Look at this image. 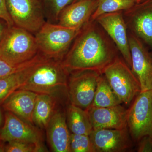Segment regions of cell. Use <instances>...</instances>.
<instances>
[{
  "label": "cell",
  "mask_w": 152,
  "mask_h": 152,
  "mask_svg": "<svg viewBox=\"0 0 152 152\" xmlns=\"http://www.w3.org/2000/svg\"><path fill=\"white\" fill-rule=\"evenodd\" d=\"M80 1V0H73V2H74L77 1Z\"/></svg>",
  "instance_id": "cell-32"
},
{
  "label": "cell",
  "mask_w": 152,
  "mask_h": 152,
  "mask_svg": "<svg viewBox=\"0 0 152 152\" xmlns=\"http://www.w3.org/2000/svg\"><path fill=\"white\" fill-rule=\"evenodd\" d=\"M70 152H96L89 135L71 133L69 140Z\"/></svg>",
  "instance_id": "cell-25"
},
{
  "label": "cell",
  "mask_w": 152,
  "mask_h": 152,
  "mask_svg": "<svg viewBox=\"0 0 152 152\" xmlns=\"http://www.w3.org/2000/svg\"><path fill=\"white\" fill-rule=\"evenodd\" d=\"M100 75L91 71L71 73L67 85L68 98L70 104L84 110L88 109L94 100Z\"/></svg>",
  "instance_id": "cell-8"
},
{
  "label": "cell",
  "mask_w": 152,
  "mask_h": 152,
  "mask_svg": "<svg viewBox=\"0 0 152 152\" xmlns=\"http://www.w3.org/2000/svg\"><path fill=\"white\" fill-rule=\"evenodd\" d=\"M0 19L5 21L10 27L14 26L7 8L6 0H0Z\"/></svg>",
  "instance_id": "cell-27"
},
{
  "label": "cell",
  "mask_w": 152,
  "mask_h": 152,
  "mask_svg": "<svg viewBox=\"0 0 152 152\" xmlns=\"http://www.w3.org/2000/svg\"><path fill=\"white\" fill-rule=\"evenodd\" d=\"M129 133L127 128L98 129L93 130L89 137L96 152H122L132 146Z\"/></svg>",
  "instance_id": "cell-12"
},
{
  "label": "cell",
  "mask_w": 152,
  "mask_h": 152,
  "mask_svg": "<svg viewBox=\"0 0 152 152\" xmlns=\"http://www.w3.org/2000/svg\"><path fill=\"white\" fill-rule=\"evenodd\" d=\"M2 116L1 113V110H0V126L1 125L2 122Z\"/></svg>",
  "instance_id": "cell-30"
},
{
  "label": "cell",
  "mask_w": 152,
  "mask_h": 152,
  "mask_svg": "<svg viewBox=\"0 0 152 152\" xmlns=\"http://www.w3.org/2000/svg\"><path fill=\"white\" fill-rule=\"evenodd\" d=\"M38 53L34 35L15 26L9 28L0 44V57L15 64L29 61Z\"/></svg>",
  "instance_id": "cell-4"
},
{
  "label": "cell",
  "mask_w": 152,
  "mask_h": 152,
  "mask_svg": "<svg viewBox=\"0 0 152 152\" xmlns=\"http://www.w3.org/2000/svg\"><path fill=\"white\" fill-rule=\"evenodd\" d=\"M46 21L57 23L62 10L73 0H40Z\"/></svg>",
  "instance_id": "cell-23"
},
{
  "label": "cell",
  "mask_w": 152,
  "mask_h": 152,
  "mask_svg": "<svg viewBox=\"0 0 152 152\" xmlns=\"http://www.w3.org/2000/svg\"><path fill=\"white\" fill-rule=\"evenodd\" d=\"M28 66L17 72L0 79V104H3L13 93L22 86L27 76Z\"/></svg>",
  "instance_id": "cell-21"
},
{
  "label": "cell",
  "mask_w": 152,
  "mask_h": 152,
  "mask_svg": "<svg viewBox=\"0 0 152 152\" xmlns=\"http://www.w3.org/2000/svg\"><path fill=\"white\" fill-rule=\"evenodd\" d=\"M14 26L35 35L46 23L40 0H6Z\"/></svg>",
  "instance_id": "cell-6"
},
{
  "label": "cell",
  "mask_w": 152,
  "mask_h": 152,
  "mask_svg": "<svg viewBox=\"0 0 152 152\" xmlns=\"http://www.w3.org/2000/svg\"><path fill=\"white\" fill-rule=\"evenodd\" d=\"M97 6L98 0L74 2L61 12L57 23L66 27L81 29L89 23Z\"/></svg>",
  "instance_id": "cell-14"
},
{
  "label": "cell",
  "mask_w": 152,
  "mask_h": 152,
  "mask_svg": "<svg viewBox=\"0 0 152 152\" xmlns=\"http://www.w3.org/2000/svg\"><path fill=\"white\" fill-rule=\"evenodd\" d=\"M129 39L132 70L140 83L141 92L152 90V55L135 36L130 35Z\"/></svg>",
  "instance_id": "cell-11"
},
{
  "label": "cell",
  "mask_w": 152,
  "mask_h": 152,
  "mask_svg": "<svg viewBox=\"0 0 152 152\" xmlns=\"http://www.w3.org/2000/svg\"><path fill=\"white\" fill-rule=\"evenodd\" d=\"M38 94L28 90H17L3 103V108L33 124V113Z\"/></svg>",
  "instance_id": "cell-17"
},
{
  "label": "cell",
  "mask_w": 152,
  "mask_h": 152,
  "mask_svg": "<svg viewBox=\"0 0 152 152\" xmlns=\"http://www.w3.org/2000/svg\"><path fill=\"white\" fill-rule=\"evenodd\" d=\"M138 152H152V137L145 136L139 141Z\"/></svg>",
  "instance_id": "cell-28"
},
{
  "label": "cell",
  "mask_w": 152,
  "mask_h": 152,
  "mask_svg": "<svg viewBox=\"0 0 152 152\" xmlns=\"http://www.w3.org/2000/svg\"><path fill=\"white\" fill-rule=\"evenodd\" d=\"M129 24L136 37L152 48V0L129 10Z\"/></svg>",
  "instance_id": "cell-16"
},
{
  "label": "cell",
  "mask_w": 152,
  "mask_h": 152,
  "mask_svg": "<svg viewBox=\"0 0 152 152\" xmlns=\"http://www.w3.org/2000/svg\"><path fill=\"white\" fill-rule=\"evenodd\" d=\"M11 141L33 143L45 148L42 133L39 129L13 113L7 111L4 124L0 130V142Z\"/></svg>",
  "instance_id": "cell-9"
},
{
  "label": "cell",
  "mask_w": 152,
  "mask_h": 152,
  "mask_svg": "<svg viewBox=\"0 0 152 152\" xmlns=\"http://www.w3.org/2000/svg\"><path fill=\"white\" fill-rule=\"evenodd\" d=\"M10 28L5 21L0 19V44L5 36L6 33Z\"/></svg>",
  "instance_id": "cell-29"
},
{
  "label": "cell",
  "mask_w": 152,
  "mask_h": 152,
  "mask_svg": "<svg viewBox=\"0 0 152 152\" xmlns=\"http://www.w3.org/2000/svg\"><path fill=\"white\" fill-rule=\"evenodd\" d=\"M137 3V0H98V6L91 19L94 20L101 15L128 10Z\"/></svg>",
  "instance_id": "cell-22"
},
{
  "label": "cell",
  "mask_w": 152,
  "mask_h": 152,
  "mask_svg": "<svg viewBox=\"0 0 152 152\" xmlns=\"http://www.w3.org/2000/svg\"><path fill=\"white\" fill-rule=\"evenodd\" d=\"M66 118L68 127L71 133L90 135L93 130L87 110L69 104L66 110Z\"/></svg>",
  "instance_id": "cell-19"
},
{
  "label": "cell",
  "mask_w": 152,
  "mask_h": 152,
  "mask_svg": "<svg viewBox=\"0 0 152 152\" xmlns=\"http://www.w3.org/2000/svg\"><path fill=\"white\" fill-rule=\"evenodd\" d=\"M115 44L125 62L132 69V57L126 25L120 12L101 15L96 19Z\"/></svg>",
  "instance_id": "cell-10"
},
{
  "label": "cell",
  "mask_w": 152,
  "mask_h": 152,
  "mask_svg": "<svg viewBox=\"0 0 152 152\" xmlns=\"http://www.w3.org/2000/svg\"><path fill=\"white\" fill-rule=\"evenodd\" d=\"M7 144L0 142V152H38L45 151V148L33 143L22 141H11Z\"/></svg>",
  "instance_id": "cell-24"
},
{
  "label": "cell",
  "mask_w": 152,
  "mask_h": 152,
  "mask_svg": "<svg viewBox=\"0 0 152 152\" xmlns=\"http://www.w3.org/2000/svg\"><path fill=\"white\" fill-rule=\"evenodd\" d=\"M93 130L127 128L128 110L121 104L106 107L91 106L87 109Z\"/></svg>",
  "instance_id": "cell-13"
},
{
  "label": "cell",
  "mask_w": 152,
  "mask_h": 152,
  "mask_svg": "<svg viewBox=\"0 0 152 152\" xmlns=\"http://www.w3.org/2000/svg\"><path fill=\"white\" fill-rule=\"evenodd\" d=\"M122 104L103 74L98 78L97 85L91 106L106 107L118 105Z\"/></svg>",
  "instance_id": "cell-20"
},
{
  "label": "cell",
  "mask_w": 152,
  "mask_h": 152,
  "mask_svg": "<svg viewBox=\"0 0 152 152\" xmlns=\"http://www.w3.org/2000/svg\"><path fill=\"white\" fill-rule=\"evenodd\" d=\"M58 96L38 94L33 113V124L46 129L52 116L58 107Z\"/></svg>",
  "instance_id": "cell-18"
},
{
  "label": "cell",
  "mask_w": 152,
  "mask_h": 152,
  "mask_svg": "<svg viewBox=\"0 0 152 152\" xmlns=\"http://www.w3.org/2000/svg\"><path fill=\"white\" fill-rule=\"evenodd\" d=\"M116 58L102 33L89 22L76 37L62 63L69 74L84 71L102 74Z\"/></svg>",
  "instance_id": "cell-1"
},
{
  "label": "cell",
  "mask_w": 152,
  "mask_h": 152,
  "mask_svg": "<svg viewBox=\"0 0 152 152\" xmlns=\"http://www.w3.org/2000/svg\"><path fill=\"white\" fill-rule=\"evenodd\" d=\"M27 71L26 78L19 89L56 96L67 91L69 73L61 61L47 58L39 53Z\"/></svg>",
  "instance_id": "cell-2"
},
{
  "label": "cell",
  "mask_w": 152,
  "mask_h": 152,
  "mask_svg": "<svg viewBox=\"0 0 152 152\" xmlns=\"http://www.w3.org/2000/svg\"><path fill=\"white\" fill-rule=\"evenodd\" d=\"M144 1V0H137V3H139L142 2V1Z\"/></svg>",
  "instance_id": "cell-31"
},
{
  "label": "cell",
  "mask_w": 152,
  "mask_h": 152,
  "mask_svg": "<svg viewBox=\"0 0 152 152\" xmlns=\"http://www.w3.org/2000/svg\"><path fill=\"white\" fill-rule=\"evenodd\" d=\"M48 142L55 152H70L69 132L66 118V110L59 106L46 129Z\"/></svg>",
  "instance_id": "cell-15"
},
{
  "label": "cell",
  "mask_w": 152,
  "mask_h": 152,
  "mask_svg": "<svg viewBox=\"0 0 152 152\" xmlns=\"http://www.w3.org/2000/svg\"><path fill=\"white\" fill-rule=\"evenodd\" d=\"M35 57L29 61L20 64H12L0 57V79L21 70L24 68L29 65L32 62Z\"/></svg>",
  "instance_id": "cell-26"
},
{
  "label": "cell",
  "mask_w": 152,
  "mask_h": 152,
  "mask_svg": "<svg viewBox=\"0 0 152 152\" xmlns=\"http://www.w3.org/2000/svg\"><path fill=\"white\" fill-rule=\"evenodd\" d=\"M81 29L46 22L34 35L39 53L47 58L62 61Z\"/></svg>",
  "instance_id": "cell-3"
},
{
  "label": "cell",
  "mask_w": 152,
  "mask_h": 152,
  "mask_svg": "<svg viewBox=\"0 0 152 152\" xmlns=\"http://www.w3.org/2000/svg\"><path fill=\"white\" fill-rule=\"evenodd\" d=\"M127 127L132 138L139 141L152 137V90L140 92L128 110Z\"/></svg>",
  "instance_id": "cell-7"
},
{
  "label": "cell",
  "mask_w": 152,
  "mask_h": 152,
  "mask_svg": "<svg viewBox=\"0 0 152 152\" xmlns=\"http://www.w3.org/2000/svg\"><path fill=\"white\" fill-rule=\"evenodd\" d=\"M102 74L122 103L129 105L141 92L140 83L132 69L117 57Z\"/></svg>",
  "instance_id": "cell-5"
},
{
  "label": "cell",
  "mask_w": 152,
  "mask_h": 152,
  "mask_svg": "<svg viewBox=\"0 0 152 152\" xmlns=\"http://www.w3.org/2000/svg\"></svg>",
  "instance_id": "cell-33"
}]
</instances>
